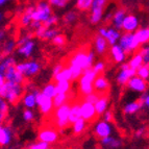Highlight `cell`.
Returning a JSON list of instances; mask_svg holds the SVG:
<instances>
[{"mask_svg":"<svg viewBox=\"0 0 149 149\" xmlns=\"http://www.w3.org/2000/svg\"><path fill=\"white\" fill-rule=\"evenodd\" d=\"M87 123L88 122L84 118H80L77 121H75L73 124H71L72 125V132L74 134H76V136L81 134L86 130V128H87Z\"/></svg>","mask_w":149,"mask_h":149,"instance_id":"obj_36","label":"cell"},{"mask_svg":"<svg viewBox=\"0 0 149 149\" xmlns=\"http://www.w3.org/2000/svg\"><path fill=\"white\" fill-rule=\"evenodd\" d=\"M60 33V30L55 27H48L44 36V41H52L57 35Z\"/></svg>","mask_w":149,"mask_h":149,"instance_id":"obj_43","label":"cell"},{"mask_svg":"<svg viewBox=\"0 0 149 149\" xmlns=\"http://www.w3.org/2000/svg\"><path fill=\"white\" fill-rule=\"evenodd\" d=\"M81 118V113H80V103H74L71 104L70 107V115H69V122L70 124H73L75 121Z\"/></svg>","mask_w":149,"mask_h":149,"instance_id":"obj_35","label":"cell"},{"mask_svg":"<svg viewBox=\"0 0 149 149\" xmlns=\"http://www.w3.org/2000/svg\"><path fill=\"white\" fill-rule=\"evenodd\" d=\"M128 65L132 69L138 70L140 67H142L144 65V60H143V56H142L141 52L138 51V52L132 53V55L130 56V58L128 60Z\"/></svg>","mask_w":149,"mask_h":149,"instance_id":"obj_32","label":"cell"},{"mask_svg":"<svg viewBox=\"0 0 149 149\" xmlns=\"http://www.w3.org/2000/svg\"><path fill=\"white\" fill-rule=\"evenodd\" d=\"M56 90H57V94H58V93H66V94H69V93L71 92V81H67V80L57 81Z\"/></svg>","mask_w":149,"mask_h":149,"instance_id":"obj_41","label":"cell"},{"mask_svg":"<svg viewBox=\"0 0 149 149\" xmlns=\"http://www.w3.org/2000/svg\"><path fill=\"white\" fill-rule=\"evenodd\" d=\"M137 40L139 41L140 45L149 44V26H145V27H140L137 31L134 32Z\"/></svg>","mask_w":149,"mask_h":149,"instance_id":"obj_31","label":"cell"},{"mask_svg":"<svg viewBox=\"0 0 149 149\" xmlns=\"http://www.w3.org/2000/svg\"><path fill=\"white\" fill-rule=\"evenodd\" d=\"M18 63L15 56H13V55H2L1 62H0V74H3L5 72V70L10 67H14Z\"/></svg>","mask_w":149,"mask_h":149,"instance_id":"obj_30","label":"cell"},{"mask_svg":"<svg viewBox=\"0 0 149 149\" xmlns=\"http://www.w3.org/2000/svg\"><path fill=\"white\" fill-rule=\"evenodd\" d=\"M95 0H75V6L79 12H90Z\"/></svg>","mask_w":149,"mask_h":149,"instance_id":"obj_38","label":"cell"},{"mask_svg":"<svg viewBox=\"0 0 149 149\" xmlns=\"http://www.w3.org/2000/svg\"><path fill=\"white\" fill-rule=\"evenodd\" d=\"M58 136H60V132H57L53 128H50V127H45L38 132V140L51 145L54 144L58 140Z\"/></svg>","mask_w":149,"mask_h":149,"instance_id":"obj_17","label":"cell"},{"mask_svg":"<svg viewBox=\"0 0 149 149\" xmlns=\"http://www.w3.org/2000/svg\"><path fill=\"white\" fill-rule=\"evenodd\" d=\"M102 119L107 122H112L113 119H114V113H113L111 109H107V112L103 114V116H102Z\"/></svg>","mask_w":149,"mask_h":149,"instance_id":"obj_55","label":"cell"},{"mask_svg":"<svg viewBox=\"0 0 149 149\" xmlns=\"http://www.w3.org/2000/svg\"><path fill=\"white\" fill-rule=\"evenodd\" d=\"M58 20H60V19H58V17H57L55 14H52V15L48 18L47 20L43 23V25H45L46 27H54L55 25L58 23Z\"/></svg>","mask_w":149,"mask_h":149,"instance_id":"obj_50","label":"cell"},{"mask_svg":"<svg viewBox=\"0 0 149 149\" xmlns=\"http://www.w3.org/2000/svg\"><path fill=\"white\" fill-rule=\"evenodd\" d=\"M36 97H37L38 109H39L41 114L44 115V116H48V115L51 114L53 109H55L53 98L44 96L42 94L41 89H39V88L36 90Z\"/></svg>","mask_w":149,"mask_h":149,"instance_id":"obj_10","label":"cell"},{"mask_svg":"<svg viewBox=\"0 0 149 149\" xmlns=\"http://www.w3.org/2000/svg\"><path fill=\"white\" fill-rule=\"evenodd\" d=\"M118 44L125 50V52L127 54H132V53H134L137 50H139L141 48V45H140L139 41L137 40L134 32L123 31Z\"/></svg>","mask_w":149,"mask_h":149,"instance_id":"obj_7","label":"cell"},{"mask_svg":"<svg viewBox=\"0 0 149 149\" xmlns=\"http://www.w3.org/2000/svg\"><path fill=\"white\" fill-rule=\"evenodd\" d=\"M50 3V5L53 8H57V10H62V8H67L68 5L71 3L72 0H47Z\"/></svg>","mask_w":149,"mask_h":149,"instance_id":"obj_42","label":"cell"},{"mask_svg":"<svg viewBox=\"0 0 149 149\" xmlns=\"http://www.w3.org/2000/svg\"><path fill=\"white\" fill-rule=\"evenodd\" d=\"M15 138V132L12 126L10 125L1 124L0 127V146L4 148V147H8L14 141Z\"/></svg>","mask_w":149,"mask_h":149,"instance_id":"obj_18","label":"cell"},{"mask_svg":"<svg viewBox=\"0 0 149 149\" xmlns=\"http://www.w3.org/2000/svg\"><path fill=\"white\" fill-rule=\"evenodd\" d=\"M46 149H54V148H53V147H47V148H46Z\"/></svg>","mask_w":149,"mask_h":149,"instance_id":"obj_59","label":"cell"},{"mask_svg":"<svg viewBox=\"0 0 149 149\" xmlns=\"http://www.w3.org/2000/svg\"><path fill=\"white\" fill-rule=\"evenodd\" d=\"M47 147H49L48 143H45V142L38 140V141L33 142V143L28 145L26 149H46Z\"/></svg>","mask_w":149,"mask_h":149,"instance_id":"obj_49","label":"cell"},{"mask_svg":"<svg viewBox=\"0 0 149 149\" xmlns=\"http://www.w3.org/2000/svg\"><path fill=\"white\" fill-rule=\"evenodd\" d=\"M137 75L149 82V65H143L137 70Z\"/></svg>","mask_w":149,"mask_h":149,"instance_id":"obj_44","label":"cell"},{"mask_svg":"<svg viewBox=\"0 0 149 149\" xmlns=\"http://www.w3.org/2000/svg\"><path fill=\"white\" fill-rule=\"evenodd\" d=\"M144 109L143 107V103H142L141 99L137 100H132V101L126 102L124 105H123V113H124L126 116H134V115H137L141 112L142 109Z\"/></svg>","mask_w":149,"mask_h":149,"instance_id":"obj_24","label":"cell"},{"mask_svg":"<svg viewBox=\"0 0 149 149\" xmlns=\"http://www.w3.org/2000/svg\"><path fill=\"white\" fill-rule=\"evenodd\" d=\"M107 3V0H95L89 12V21L91 24H99L102 19H104V10Z\"/></svg>","mask_w":149,"mask_h":149,"instance_id":"obj_9","label":"cell"},{"mask_svg":"<svg viewBox=\"0 0 149 149\" xmlns=\"http://www.w3.org/2000/svg\"><path fill=\"white\" fill-rule=\"evenodd\" d=\"M93 70L97 74H103V72L105 71V63L103 61H97L95 62V64L93 65Z\"/></svg>","mask_w":149,"mask_h":149,"instance_id":"obj_47","label":"cell"},{"mask_svg":"<svg viewBox=\"0 0 149 149\" xmlns=\"http://www.w3.org/2000/svg\"><path fill=\"white\" fill-rule=\"evenodd\" d=\"M35 10V5H28L24 10H22V13L19 16V24L21 27H30V25L32 23V13Z\"/></svg>","mask_w":149,"mask_h":149,"instance_id":"obj_25","label":"cell"},{"mask_svg":"<svg viewBox=\"0 0 149 149\" xmlns=\"http://www.w3.org/2000/svg\"><path fill=\"white\" fill-rule=\"evenodd\" d=\"M139 51L141 52L143 60H144L145 65H149V44L143 45L141 46V48L139 49Z\"/></svg>","mask_w":149,"mask_h":149,"instance_id":"obj_48","label":"cell"},{"mask_svg":"<svg viewBox=\"0 0 149 149\" xmlns=\"http://www.w3.org/2000/svg\"><path fill=\"white\" fill-rule=\"evenodd\" d=\"M98 33L107 39L109 46L118 44L122 35L121 32H120V30L117 29V28H115L114 26H111V27L102 26V27H99L98 28Z\"/></svg>","mask_w":149,"mask_h":149,"instance_id":"obj_14","label":"cell"},{"mask_svg":"<svg viewBox=\"0 0 149 149\" xmlns=\"http://www.w3.org/2000/svg\"><path fill=\"white\" fill-rule=\"evenodd\" d=\"M62 20L65 25H68V26L73 25L78 20V14L75 10H68L66 14H64Z\"/></svg>","mask_w":149,"mask_h":149,"instance_id":"obj_37","label":"cell"},{"mask_svg":"<svg viewBox=\"0 0 149 149\" xmlns=\"http://www.w3.org/2000/svg\"><path fill=\"white\" fill-rule=\"evenodd\" d=\"M70 107H71V104L68 102L66 104H63L61 107L54 109V113H53L54 123L58 129H65L68 126V124H70Z\"/></svg>","mask_w":149,"mask_h":149,"instance_id":"obj_8","label":"cell"},{"mask_svg":"<svg viewBox=\"0 0 149 149\" xmlns=\"http://www.w3.org/2000/svg\"><path fill=\"white\" fill-rule=\"evenodd\" d=\"M113 13H114V12H109V13H107V15L104 16V21H112Z\"/></svg>","mask_w":149,"mask_h":149,"instance_id":"obj_56","label":"cell"},{"mask_svg":"<svg viewBox=\"0 0 149 149\" xmlns=\"http://www.w3.org/2000/svg\"><path fill=\"white\" fill-rule=\"evenodd\" d=\"M136 75H137V70L132 69L128 65V63H124L121 65L120 70L116 75V81L121 87H126L129 80Z\"/></svg>","mask_w":149,"mask_h":149,"instance_id":"obj_11","label":"cell"},{"mask_svg":"<svg viewBox=\"0 0 149 149\" xmlns=\"http://www.w3.org/2000/svg\"><path fill=\"white\" fill-rule=\"evenodd\" d=\"M88 52L89 50L78 49L72 54V56L69 60V66L68 67L71 69L73 74V80H78L82 75L84 71L90 69L89 61H88Z\"/></svg>","mask_w":149,"mask_h":149,"instance_id":"obj_2","label":"cell"},{"mask_svg":"<svg viewBox=\"0 0 149 149\" xmlns=\"http://www.w3.org/2000/svg\"><path fill=\"white\" fill-rule=\"evenodd\" d=\"M126 88L128 91H132V92L141 95L148 90V81H146L145 79L136 75L128 81V84L126 85Z\"/></svg>","mask_w":149,"mask_h":149,"instance_id":"obj_15","label":"cell"},{"mask_svg":"<svg viewBox=\"0 0 149 149\" xmlns=\"http://www.w3.org/2000/svg\"><path fill=\"white\" fill-rule=\"evenodd\" d=\"M80 113H81V118L86 120L87 122H92L98 117L95 109V104L92 102L84 101L80 103Z\"/></svg>","mask_w":149,"mask_h":149,"instance_id":"obj_16","label":"cell"},{"mask_svg":"<svg viewBox=\"0 0 149 149\" xmlns=\"http://www.w3.org/2000/svg\"><path fill=\"white\" fill-rule=\"evenodd\" d=\"M69 99H70V93L69 94H66V93H58V94H56V96L53 98L54 107H58L63 104H66V103H68Z\"/></svg>","mask_w":149,"mask_h":149,"instance_id":"obj_40","label":"cell"},{"mask_svg":"<svg viewBox=\"0 0 149 149\" xmlns=\"http://www.w3.org/2000/svg\"><path fill=\"white\" fill-rule=\"evenodd\" d=\"M16 68L19 72L24 75L25 78H31L40 73L41 69H42V65L36 60H28L18 63L16 65Z\"/></svg>","mask_w":149,"mask_h":149,"instance_id":"obj_6","label":"cell"},{"mask_svg":"<svg viewBox=\"0 0 149 149\" xmlns=\"http://www.w3.org/2000/svg\"><path fill=\"white\" fill-rule=\"evenodd\" d=\"M111 84L104 74H99L94 81V91L99 95H105L109 92Z\"/></svg>","mask_w":149,"mask_h":149,"instance_id":"obj_23","label":"cell"},{"mask_svg":"<svg viewBox=\"0 0 149 149\" xmlns=\"http://www.w3.org/2000/svg\"><path fill=\"white\" fill-rule=\"evenodd\" d=\"M17 48L18 41L16 40L15 38L10 37L2 41V45H1L2 55H13V53L17 51Z\"/></svg>","mask_w":149,"mask_h":149,"instance_id":"obj_27","label":"cell"},{"mask_svg":"<svg viewBox=\"0 0 149 149\" xmlns=\"http://www.w3.org/2000/svg\"><path fill=\"white\" fill-rule=\"evenodd\" d=\"M4 36H5V33H4V30H1L0 31V39H1V41H3L4 40Z\"/></svg>","mask_w":149,"mask_h":149,"instance_id":"obj_58","label":"cell"},{"mask_svg":"<svg viewBox=\"0 0 149 149\" xmlns=\"http://www.w3.org/2000/svg\"><path fill=\"white\" fill-rule=\"evenodd\" d=\"M65 68V66L63 64H61V63H57V64H55L54 66H53L52 70H51V75H52V78H54L55 76H56L58 73L62 71L63 69Z\"/></svg>","mask_w":149,"mask_h":149,"instance_id":"obj_53","label":"cell"},{"mask_svg":"<svg viewBox=\"0 0 149 149\" xmlns=\"http://www.w3.org/2000/svg\"><path fill=\"white\" fill-rule=\"evenodd\" d=\"M98 76L93 68H90L84 71L81 76L78 78V91L81 96H87L94 91V81Z\"/></svg>","mask_w":149,"mask_h":149,"instance_id":"obj_4","label":"cell"},{"mask_svg":"<svg viewBox=\"0 0 149 149\" xmlns=\"http://www.w3.org/2000/svg\"><path fill=\"white\" fill-rule=\"evenodd\" d=\"M37 89L38 87H36L33 84H28L25 87V93L21 99V103L25 109H33L38 107L37 97H36V90Z\"/></svg>","mask_w":149,"mask_h":149,"instance_id":"obj_13","label":"cell"},{"mask_svg":"<svg viewBox=\"0 0 149 149\" xmlns=\"http://www.w3.org/2000/svg\"><path fill=\"white\" fill-rule=\"evenodd\" d=\"M10 104L6 100L1 98V100H0V121H1V124H3V122L8 118V112H10Z\"/></svg>","mask_w":149,"mask_h":149,"instance_id":"obj_39","label":"cell"},{"mask_svg":"<svg viewBox=\"0 0 149 149\" xmlns=\"http://www.w3.org/2000/svg\"><path fill=\"white\" fill-rule=\"evenodd\" d=\"M10 1H13V0H0V4L3 6V5H5L6 3L10 2Z\"/></svg>","mask_w":149,"mask_h":149,"instance_id":"obj_57","label":"cell"},{"mask_svg":"<svg viewBox=\"0 0 149 149\" xmlns=\"http://www.w3.org/2000/svg\"><path fill=\"white\" fill-rule=\"evenodd\" d=\"M100 95L98 94L97 92H93L91 93V94L87 95V96L84 97V100H86V101H89V102H92V103H95V102L98 100V98H99Z\"/></svg>","mask_w":149,"mask_h":149,"instance_id":"obj_52","label":"cell"},{"mask_svg":"<svg viewBox=\"0 0 149 149\" xmlns=\"http://www.w3.org/2000/svg\"><path fill=\"white\" fill-rule=\"evenodd\" d=\"M100 144L104 149H120L123 145V141L117 136L112 134L100 139Z\"/></svg>","mask_w":149,"mask_h":149,"instance_id":"obj_26","label":"cell"},{"mask_svg":"<svg viewBox=\"0 0 149 149\" xmlns=\"http://www.w3.org/2000/svg\"><path fill=\"white\" fill-rule=\"evenodd\" d=\"M36 118V114L33 112V109H25L22 112V119L25 122H31L33 121Z\"/></svg>","mask_w":149,"mask_h":149,"instance_id":"obj_46","label":"cell"},{"mask_svg":"<svg viewBox=\"0 0 149 149\" xmlns=\"http://www.w3.org/2000/svg\"><path fill=\"white\" fill-rule=\"evenodd\" d=\"M42 91V94L46 97H49V98H54L57 94V90H56V82H48L44 87L41 89Z\"/></svg>","mask_w":149,"mask_h":149,"instance_id":"obj_33","label":"cell"},{"mask_svg":"<svg viewBox=\"0 0 149 149\" xmlns=\"http://www.w3.org/2000/svg\"><path fill=\"white\" fill-rule=\"evenodd\" d=\"M140 28L139 18L134 14H127L123 22L122 31L124 32H136Z\"/></svg>","mask_w":149,"mask_h":149,"instance_id":"obj_21","label":"cell"},{"mask_svg":"<svg viewBox=\"0 0 149 149\" xmlns=\"http://www.w3.org/2000/svg\"><path fill=\"white\" fill-rule=\"evenodd\" d=\"M93 44H94V50L97 55H105L109 52V47H111L107 39L104 37L100 36L99 33H97L95 36Z\"/></svg>","mask_w":149,"mask_h":149,"instance_id":"obj_22","label":"cell"},{"mask_svg":"<svg viewBox=\"0 0 149 149\" xmlns=\"http://www.w3.org/2000/svg\"><path fill=\"white\" fill-rule=\"evenodd\" d=\"M37 47V43L33 40L32 33H25L21 36L18 40V48L17 53L19 56L23 57L25 60H28L33 55Z\"/></svg>","mask_w":149,"mask_h":149,"instance_id":"obj_3","label":"cell"},{"mask_svg":"<svg viewBox=\"0 0 149 149\" xmlns=\"http://www.w3.org/2000/svg\"><path fill=\"white\" fill-rule=\"evenodd\" d=\"M25 93L24 85L6 81L3 76H0V97L6 100L10 104H16L22 99Z\"/></svg>","mask_w":149,"mask_h":149,"instance_id":"obj_1","label":"cell"},{"mask_svg":"<svg viewBox=\"0 0 149 149\" xmlns=\"http://www.w3.org/2000/svg\"><path fill=\"white\" fill-rule=\"evenodd\" d=\"M51 42H52V44L54 45V46H56V47L63 48L65 45H66V43H67V39H66V37H65L64 35L58 33Z\"/></svg>","mask_w":149,"mask_h":149,"instance_id":"obj_45","label":"cell"},{"mask_svg":"<svg viewBox=\"0 0 149 149\" xmlns=\"http://www.w3.org/2000/svg\"><path fill=\"white\" fill-rule=\"evenodd\" d=\"M126 15V10L123 8H119L117 10H115L114 13H113L112 21H111L112 26H114L115 28H117L119 30H122V26H123V22H124Z\"/></svg>","mask_w":149,"mask_h":149,"instance_id":"obj_28","label":"cell"},{"mask_svg":"<svg viewBox=\"0 0 149 149\" xmlns=\"http://www.w3.org/2000/svg\"><path fill=\"white\" fill-rule=\"evenodd\" d=\"M93 132H94V134L98 139H102V138L114 134L115 127L112 122H107L102 119L95 122L94 126H93Z\"/></svg>","mask_w":149,"mask_h":149,"instance_id":"obj_12","label":"cell"},{"mask_svg":"<svg viewBox=\"0 0 149 149\" xmlns=\"http://www.w3.org/2000/svg\"><path fill=\"white\" fill-rule=\"evenodd\" d=\"M0 76H3L6 81L14 82V84H19V85H24L25 84V76L18 71L16 66L10 67L5 70L3 74H0Z\"/></svg>","mask_w":149,"mask_h":149,"instance_id":"obj_19","label":"cell"},{"mask_svg":"<svg viewBox=\"0 0 149 149\" xmlns=\"http://www.w3.org/2000/svg\"><path fill=\"white\" fill-rule=\"evenodd\" d=\"M55 82L57 81H64V80H67V81H72L73 80V74L72 71L69 67H65L64 69L61 71L56 76L53 78Z\"/></svg>","mask_w":149,"mask_h":149,"instance_id":"obj_34","label":"cell"},{"mask_svg":"<svg viewBox=\"0 0 149 149\" xmlns=\"http://www.w3.org/2000/svg\"><path fill=\"white\" fill-rule=\"evenodd\" d=\"M6 149H14V147H12V148H8V147H6Z\"/></svg>","mask_w":149,"mask_h":149,"instance_id":"obj_60","label":"cell"},{"mask_svg":"<svg viewBox=\"0 0 149 149\" xmlns=\"http://www.w3.org/2000/svg\"><path fill=\"white\" fill-rule=\"evenodd\" d=\"M140 99H141L142 103H143V107H144V109L147 113H149V90H147L145 93L141 94Z\"/></svg>","mask_w":149,"mask_h":149,"instance_id":"obj_51","label":"cell"},{"mask_svg":"<svg viewBox=\"0 0 149 149\" xmlns=\"http://www.w3.org/2000/svg\"><path fill=\"white\" fill-rule=\"evenodd\" d=\"M147 134V128L144 126L142 127H139V128L136 130V132H134V137L137 138V139H141V138L145 137Z\"/></svg>","mask_w":149,"mask_h":149,"instance_id":"obj_54","label":"cell"},{"mask_svg":"<svg viewBox=\"0 0 149 149\" xmlns=\"http://www.w3.org/2000/svg\"><path fill=\"white\" fill-rule=\"evenodd\" d=\"M95 104V109H96V112L98 116H103L105 112L109 109V96L105 95H100L98 100L94 103Z\"/></svg>","mask_w":149,"mask_h":149,"instance_id":"obj_29","label":"cell"},{"mask_svg":"<svg viewBox=\"0 0 149 149\" xmlns=\"http://www.w3.org/2000/svg\"><path fill=\"white\" fill-rule=\"evenodd\" d=\"M52 6L47 0H40L35 5V10L32 13V20L44 23L50 16L52 15Z\"/></svg>","mask_w":149,"mask_h":149,"instance_id":"obj_5","label":"cell"},{"mask_svg":"<svg viewBox=\"0 0 149 149\" xmlns=\"http://www.w3.org/2000/svg\"><path fill=\"white\" fill-rule=\"evenodd\" d=\"M109 53L113 62H114L115 64H119V65L124 64L127 60V55H128L125 52V50L123 49L119 44L111 46L109 50Z\"/></svg>","mask_w":149,"mask_h":149,"instance_id":"obj_20","label":"cell"}]
</instances>
